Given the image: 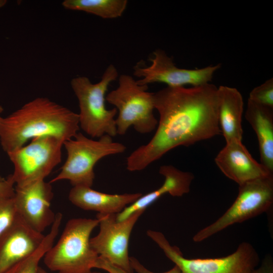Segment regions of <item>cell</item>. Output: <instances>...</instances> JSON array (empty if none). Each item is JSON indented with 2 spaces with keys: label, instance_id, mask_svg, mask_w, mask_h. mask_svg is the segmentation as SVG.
Masks as SVG:
<instances>
[{
  "label": "cell",
  "instance_id": "cell-1",
  "mask_svg": "<svg viewBox=\"0 0 273 273\" xmlns=\"http://www.w3.org/2000/svg\"><path fill=\"white\" fill-rule=\"evenodd\" d=\"M159 114L156 130L146 144L126 159V169L141 171L179 146H190L221 133L218 87L211 83L167 86L153 93Z\"/></svg>",
  "mask_w": 273,
  "mask_h": 273
},
{
  "label": "cell",
  "instance_id": "cell-2",
  "mask_svg": "<svg viewBox=\"0 0 273 273\" xmlns=\"http://www.w3.org/2000/svg\"><path fill=\"white\" fill-rule=\"evenodd\" d=\"M78 114L47 98L38 97L6 117L0 116V143L7 154L29 140L52 135L64 142L79 130Z\"/></svg>",
  "mask_w": 273,
  "mask_h": 273
},
{
  "label": "cell",
  "instance_id": "cell-3",
  "mask_svg": "<svg viewBox=\"0 0 273 273\" xmlns=\"http://www.w3.org/2000/svg\"><path fill=\"white\" fill-rule=\"evenodd\" d=\"M99 223L97 218L69 219L43 257L47 268L58 273L92 272L99 255L90 246V236Z\"/></svg>",
  "mask_w": 273,
  "mask_h": 273
},
{
  "label": "cell",
  "instance_id": "cell-4",
  "mask_svg": "<svg viewBox=\"0 0 273 273\" xmlns=\"http://www.w3.org/2000/svg\"><path fill=\"white\" fill-rule=\"evenodd\" d=\"M118 75L116 68L110 64L97 83H93L85 76L76 77L71 80V88L78 102L79 127L93 138L117 134L115 118L117 110L115 108H106L105 95L109 84Z\"/></svg>",
  "mask_w": 273,
  "mask_h": 273
},
{
  "label": "cell",
  "instance_id": "cell-5",
  "mask_svg": "<svg viewBox=\"0 0 273 273\" xmlns=\"http://www.w3.org/2000/svg\"><path fill=\"white\" fill-rule=\"evenodd\" d=\"M63 146L67 152L66 160L60 173L49 182L68 180L73 187H92L96 163L104 157L123 153L126 149L124 145L114 142L108 135L95 140L79 132L73 138L65 141Z\"/></svg>",
  "mask_w": 273,
  "mask_h": 273
},
{
  "label": "cell",
  "instance_id": "cell-6",
  "mask_svg": "<svg viewBox=\"0 0 273 273\" xmlns=\"http://www.w3.org/2000/svg\"><path fill=\"white\" fill-rule=\"evenodd\" d=\"M148 89V85L139 84L131 76L122 74L117 88L106 96V100L118 112L115 118L117 134H125L131 126L142 134L156 128L158 120L154 113L153 93Z\"/></svg>",
  "mask_w": 273,
  "mask_h": 273
},
{
  "label": "cell",
  "instance_id": "cell-7",
  "mask_svg": "<svg viewBox=\"0 0 273 273\" xmlns=\"http://www.w3.org/2000/svg\"><path fill=\"white\" fill-rule=\"evenodd\" d=\"M147 235L181 273H251L259 262L258 253L248 242L241 243L234 252L225 257L190 259L184 257L180 249L172 246L161 232L149 230Z\"/></svg>",
  "mask_w": 273,
  "mask_h": 273
},
{
  "label": "cell",
  "instance_id": "cell-8",
  "mask_svg": "<svg viewBox=\"0 0 273 273\" xmlns=\"http://www.w3.org/2000/svg\"><path fill=\"white\" fill-rule=\"evenodd\" d=\"M273 203V174L239 185L237 198L224 213L193 237L201 242L229 226L270 211Z\"/></svg>",
  "mask_w": 273,
  "mask_h": 273
},
{
  "label": "cell",
  "instance_id": "cell-9",
  "mask_svg": "<svg viewBox=\"0 0 273 273\" xmlns=\"http://www.w3.org/2000/svg\"><path fill=\"white\" fill-rule=\"evenodd\" d=\"M64 141L52 136L32 139L30 143L8 153L14 166L11 174L16 186L44 179L61 162Z\"/></svg>",
  "mask_w": 273,
  "mask_h": 273
},
{
  "label": "cell",
  "instance_id": "cell-10",
  "mask_svg": "<svg viewBox=\"0 0 273 273\" xmlns=\"http://www.w3.org/2000/svg\"><path fill=\"white\" fill-rule=\"evenodd\" d=\"M145 211L134 212L122 221L116 214L97 215L99 221L98 234L90 238V244L98 255L127 273H133L128 255L129 241L132 229Z\"/></svg>",
  "mask_w": 273,
  "mask_h": 273
},
{
  "label": "cell",
  "instance_id": "cell-11",
  "mask_svg": "<svg viewBox=\"0 0 273 273\" xmlns=\"http://www.w3.org/2000/svg\"><path fill=\"white\" fill-rule=\"evenodd\" d=\"M149 60L151 62L149 66L136 65L133 67L134 75L141 78L137 80L139 84L158 82L172 87L200 85L209 83L220 67V64H218L199 69L180 68L175 66L172 59L161 49L154 51Z\"/></svg>",
  "mask_w": 273,
  "mask_h": 273
},
{
  "label": "cell",
  "instance_id": "cell-12",
  "mask_svg": "<svg viewBox=\"0 0 273 273\" xmlns=\"http://www.w3.org/2000/svg\"><path fill=\"white\" fill-rule=\"evenodd\" d=\"M53 196L51 184L42 179L23 186H15L14 199L20 216L42 233L55 219L56 214L51 209Z\"/></svg>",
  "mask_w": 273,
  "mask_h": 273
},
{
  "label": "cell",
  "instance_id": "cell-13",
  "mask_svg": "<svg viewBox=\"0 0 273 273\" xmlns=\"http://www.w3.org/2000/svg\"><path fill=\"white\" fill-rule=\"evenodd\" d=\"M44 236L19 215L0 237V273L32 254L41 245Z\"/></svg>",
  "mask_w": 273,
  "mask_h": 273
},
{
  "label": "cell",
  "instance_id": "cell-14",
  "mask_svg": "<svg viewBox=\"0 0 273 273\" xmlns=\"http://www.w3.org/2000/svg\"><path fill=\"white\" fill-rule=\"evenodd\" d=\"M220 171L239 186L247 181L273 174L252 157L242 141L226 143L214 159Z\"/></svg>",
  "mask_w": 273,
  "mask_h": 273
},
{
  "label": "cell",
  "instance_id": "cell-15",
  "mask_svg": "<svg viewBox=\"0 0 273 273\" xmlns=\"http://www.w3.org/2000/svg\"><path fill=\"white\" fill-rule=\"evenodd\" d=\"M164 177V181L158 189L142 195L135 201L116 214L117 221H122L135 212L145 211L147 207L164 194L181 197L190 191L194 176L191 172L181 171L171 165L161 166L159 170Z\"/></svg>",
  "mask_w": 273,
  "mask_h": 273
},
{
  "label": "cell",
  "instance_id": "cell-16",
  "mask_svg": "<svg viewBox=\"0 0 273 273\" xmlns=\"http://www.w3.org/2000/svg\"><path fill=\"white\" fill-rule=\"evenodd\" d=\"M141 193L109 194L95 191L92 187H73L68 198L75 206L100 214H118L142 196Z\"/></svg>",
  "mask_w": 273,
  "mask_h": 273
},
{
  "label": "cell",
  "instance_id": "cell-17",
  "mask_svg": "<svg viewBox=\"0 0 273 273\" xmlns=\"http://www.w3.org/2000/svg\"><path fill=\"white\" fill-rule=\"evenodd\" d=\"M218 92L219 124L226 143L233 141H242L244 110L242 96L237 88L228 86H220Z\"/></svg>",
  "mask_w": 273,
  "mask_h": 273
},
{
  "label": "cell",
  "instance_id": "cell-18",
  "mask_svg": "<svg viewBox=\"0 0 273 273\" xmlns=\"http://www.w3.org/2000/svg\"><path fill=\"white\" fill-rule=\"evenodd\" d=\"M245 117L256 133L260 163L273 173V108L248 99Z\"/></svg>",
  "mask_w": 273,
  "mask_h": 273
},
{
  "label": "cell",
  "instance_id": "cell-19",
  "mask_svg": "<svg viewBox=\"0 0 273 273\" xmlns=\"http://www.w3.org/2000/svg\"><path fill=\"white\" fill-rule=\"evenodd\" d=\"M127 0H65L63 6L66 9L90 13L104 19L121 16L126 8Z\"/></svg>",
  "mask_w": 273,
  "mask_h": 273
},
{
  "label": "cell",
  "instance_id": "cell-20",
  "mask_svg": "<svg viewBox=\"0 0 273 273\" xmlns=\"http://www.w3.org/2000/svg\"><path fill=\"white\" fill-rule=\"evenodd\" d=\"M62 218L61 213H56L51 230L44 236L39 247L32 254L3 273H37L40 260L54 244L55 240L59 234Z\"/></svg>",
  "mask_w": 273,
  "mask_h": 273
},
{
  "label": "cell",
  "instance_id": "cell-21",
  "mask_svg": "<svg viewBox=\"0 0 273 273\" xmlns=\"http://www.w3.org/2000/svg\"><path fill=\"white\" fill-rule=\"evenodd\" d=\"M14 197L0 198V237L19 216Z\"/></svg>",
  "mask_w": 273,
  "mask_h": 273
},
{
  "label": "cell",
  "instance_id": "cell-22",
  "mask_svg": "<svg viewBox=\"0 0 273 273\" xmlns=\"http://www.w3.org/2000/svg\"><path fill=\"white\" fill-rule=\"evenodd\" d=\"M249 100L273 108V78L266 80L254 87L250 93Z\"/></svg>",
  "mask_w": 273,
  "mask_h": 273
},
{
  "label": "cell",
  "instance_id": "cell-23",
  "mask_svg": "<svg viewBox=\"0 0 273 273\" xmlns=\"http://www.w3.org/2000/svg\"><path fill=\"white\" fill-rule=\"evenodd\" d=\"M15 183L11 174L6 179L0 180V198H11L15 194Z\"/></svg>",
  "mask_w": 273,
  "mask_h": 273
},
{
  "label": "cell",
  "instance_id": "cell-24",
  "mask_svg": "<svg viewBox=\"0 0 273 273\" xmlns=\"http://www.w3.org/2000/svg\"><path fill=\"white\" fill-rule=\"evenodd\" d=\"M130 261L133 271L136 273H156L148 269L138 259L134 257H130ZM161 273H181V271L179 267L174 265L171 269Z\"/></svg>",
  "mask_w": 273,
  "mask_h": 273
},
{
  "label": "cell",
  "instance_id": "cell-25",
  "mask_svg": "<svg viewBox=\"0 0 273 273\" xmlns=\"http://www.w3.org/2000/svg\"><path fill=\"white\" fill-rule=\"evenodd\" d=\"M95 268L105 270L108 273H127L122 269L112 264L99 256L96 262Z\"/></svg>",
  "mask_w": 273,
  "mask_h": 273
},
{
  "label": "cell",
  "instance_id": "cell-26",
  "mask_svg": "<svg viewBox=\"0 0 273 273\" xmlns=\"http://www.w3.org/2000/svg\"><path fill=\"white\" fill-rule=\"evenodd\" d=\"M251 273H273V260L271 256L270 255H266L260 266L253 269Z\"/></svg>",
  "mask_w": 273,
  "mask_h": 273
},
{
  "label": "cell",
  "instance_id": "cell-27",
  "mask_svg": "<svg viewBox=\"0 0 273 273\" xmlns=\"http://www.w3.org/2000/svg\"><path fill=\"white\" fill-rule=\"evenodd\" d=\"M37 273H49V272L47 271L46 270H45L44 268H42L40 266H39ZM90 273H101V272L99 271H92Z\"/></svg>",
  "mask_w": 273,
  "mask_h": 273
},
{
  "label": "cell",
  "instance_id": "cell-28",
  "mask_svg": "<svg viewBox=\"0 0 273 273\" xmlns=\"http://www.w3.org/2000/svg\"><path fill=\"white\" fill-rule=\"evenodd\" d=\"M6 3L5 1H0V6L2 7Z\"/></svg>",
  "mask_w": 273,
  "mask_h": 273
},
{
  "label": "cell",
  "instance_id": "cell-29",
  "mask_svg": "<svg viewBox=\"0 0 273 273\" xmlns=\"http://www.w3.org/2000/svg\"><path fill=\"white\" fill-rule=\"evenodd\" d=\"M4 109H3V108L2 107V106H0V114L3 112ZM3 178H2L1 177H0V179H3Z\"/></svg>",
  "mask_w": 273,
  "mask_h": 273
}]
</instances>
